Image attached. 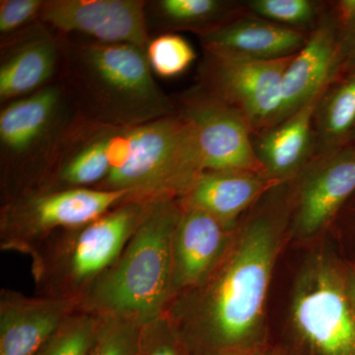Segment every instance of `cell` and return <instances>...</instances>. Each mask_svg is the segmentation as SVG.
Listing matches in <instances>:
<instances>
[{
    "mask_svg": "<svg viewBox=\"0 0 355 355\" xmlns=\"http://www.w3.org/2000/svg\"><path fill=\"white\" fill-rule=\"evenodd\" d=\"M251 355H275V354H270V352H258V350L253 349V350H252Z\"/></svg>",
    "mask_w": 355,
    "mask_h": 355,
    "instance_id": "cell-30",
    "label": "cell"
},
{
    "mask_svg": "<svg viewBox=\"0 0 355 355\" xmlns=\"http://www.w3.org/2000/svg\"><path fill=\"white\" fill-rule=\"evenodd\" d=\"M151 6L167 27L191 29L197 34L225 22L233 4L220 0H159Z\"/></svg>",
    "mask_w": 355,
    "mask_h": 355,
    "instance_id": "cell-20",
    "label": "cell"
},
{
    "mask_svg": "<svg viewBox=\"0 0 355 355\" xmlns=\"http://www.w3.org/2000/svg\"><path fill=\"white\" fill-rule=\"evenodd\" d=\"M77 309L71 301L2 289L0 355H39L64 320Z\"/></svg>",
    "mask_w": 355,
    "mask_h": 355,
    "instance_id": "cell-15",
    "label": "cell"
},
{
    "mask_svg": "<svg viewBox=\"0 0 355 355\" xmlns=\"http://www.w3.org/2000/svg\"><path fill=\"white\" fill-rule=\"evenodd\" d=\"M176 110L193 128L202 171L239 170L263 174L254 153L253 130L237 110L200 86L187 92Z\"/></svg>",
    "mask_w": 355,
    "mask_h": 355,
    "instance_id": "cell-9",
    "label": "cell"
},
{
    "mask_svg": "<svg viewBox=\"0 0 355 355\" xmlns=\"http://www.w3.org/2000/svg\"><path fill=\"white\" fill-rule=\"evenodd\" d=\"M99 317L76 309L44 345L39 355H89L94 345Z\"/></svg>",
    "mask_w": 355,
    "mask_h": 355,
    "instance_id": "cell-21",
    "label": "cell"
},
{
    "mask_svg": "<svg viewBox=\"0 0 355 355\" xmlns=\"http://www.w3.org/2000/svg\"><path fill=\"white\" fill-rule=\"evenodd\" d=\"M343 286L355 319V266H343Z\"/></svg>",
    "mask_w": 355,
    "mask_h": 355,
    "instance_id": "cell-28",
    "label": "cell"
},
{
    "mask_svg": "<svg viewBox=\"0 0 355 355\" xmlns=\"http://www.w3.org/2000/svg\"><path fill=\"white\" fill-rule=\"evenodd\" d=\"M203 51L200 87L237 110L254 133L272 127L282 104L284 74L294 55L254 60Z\"/></svg>",
    "mask_w": 355,
    "mask_h": 355,
    "instance_id": "cell-8",
    "label": "cell"
},
{
    "mask_svg": "<svg viewBox=\"0 0 355 355\" xmlns=\"http://www.w3.org/2000/svg\"><path fill=\"white\" fill-rule=\"evenodd\" d=\"M350 141L354 142V146L355 147V130L354 135H352V140H350Z\"/></svg>",
    "mask_w": 355,
    "mask_h": 355,
    "instance_id": "cell-31",
    "label": "cell"
},
{
    "mask_svg": "<svg viewBox=\"0 0 355 355\" xmlns=\"http://www.w3.org/2000/svg\"><path fill=\"white\" fill-rule=\"evenodd\" d=\"M343 64L340 23L336 15H324L284 72L282 104L273 125L323 94Z\"/></svg>",
    "mask_w": 355,
    "mask_h": 355,
    "instance_id": "cell-12",
    "label": "cell"
},
{
    "mask_svg": "<svg viewBox=\"0 0 355 355\" xmlns=\"http://www.w3.org/2000/svg\"><path fill=\"white\" fill-rule=\"evenodd\" d=\"M128 198L123 191L95 189L28 191L1 203L0 248L30 254L55 232L94 220Z\"/></svg>",
    "mask_w": 355,
    "mask_h": 355,
    "instance_id": "cell-6",
    "label": "cell"
},
{
    "mask_svg": "<svg viewBox=\"0 0 355 355\" xmlns=\"http://www.w3.org/2000/svg\"><path fill=\"white\" fill-rule=\"evenodd\" d=\"M321 96L277 125L253 133L254 153L268 179L293 181L314 159V116Z\"/></svg>",
    "mask_w": 355,
    "mask_h": 355,
    "instance_id": "cell-17",
    "label": "cell"
},
{
    "mask_svg": "<svg viewBox=\"0 0 355 355\" xmlns=\"http://www.w3.org/2000/svg\"><path fill=\"white\" fill-rule=\"evenodd\" d=\"M62 79L0 111L1 203L36 190L58 144L79 118Z\"/></svg>",
    "mask_w": 355,
    "mask_h": 355,
    "instance_id": "cell-5",
    "label": "cell"
},
{
    "mask_svg": "<svg viewBox=\"0 0 355 355\" xmlns=\"http://www.w3.org/2000/svg\"><path fill=\"white\" fill-rule=\"evenodd\" d=\"M252 350H234V352H226L222 355H251Z\"/></svg>",
    "mask_w": 355,
    "mask_h": 355,
    "instance_id": "cell-29",
    "label": "cell"
},
{
    "mask_svg": "<svg viewBox=\"0 0 355 355\" xmlns=\"http://www.w3.org/2000/svg\"><path fill=\"white\" fill-rule=\"evenodd\" d=\"M146 51L153 73L162 78L182 76L197 58L193 46L184 37L170 32L150 40Z\"/></svg>",
    "mask_w": 355,
    "mask_h": 355,
    "instance_id": "cell-22",
    "label": "cell"
},
{
    "mask_svg": "<svg viewBox=\"0 0 355 355\" xmlns=\"http://www.w3.org/2000/svg\"><path fill=\"white\" fill-rule=\"evenodd\" d=\"M248 6L259 17L296 30L314 25L319 14L310 0H252Z\"/></svg>",
    "mask_w": 355,
    "mask_h": 355,
    "instance_id": "cell-24",
    "label": "cell"
},
{
    "mask_svg": "<svg viewBox=\"0 0 355 355\" xmlns=\"http://www.w3.org/2000/svg\"><path fill=\"white\" fill-rule=\"evenodd\" d=\"M279 184L261 173L210 170L198 175L179 202L235 227L245 211Z\"/></svg>",
    "mask_w": 355,
    "mask_h": 355,
    "instance_id": "cell-18",
    "label": "cell"
},
{
    "mask_svg": "<svg viewBox=\"0 0 355 355\" xmlns=\"http://www.w3.org/2000/svg\"><path fill=\"white\" fill-rule=\"evenodd\" d=\"M97 334L89 355H139L141 323L118 316H98Z\"/></svg>",
    "mask_w": 355,
    "mask_h": 355,
    "instance_id": "cell-23",
    "label": "cell"
},
{
    "mask_svg": "<svg viewBox=\"0 0 355 355\" xmlns=\"http://www.w3.org/2000/svg\"><path fill=\"white\" fill-rule=\"evenodd\" d=\"M44 0H1L0 33L10 38L40 20Z\"/></svg>",
    "mask_w": 355,
    "mask_h": 355,
    "instance_id": "cell-26",
    "label": "cell"
},
{
    "mask_svg": "<svg viewBox=\"0 0 355 355\" xmlns=\"http://www.w3.org/2000/svg\"><path fill=\"white\" fill-rule=\"evenodd\" d=\"M292 323L316 355H355V319L343 286V266L320 252L299 277Z\"/></svg>",
    "mask_w": 355,
    "mask_h": 355,
    "instance_id": "cell-7",
    "label": "cell"
},
{
    "mask_svg": "<svg viewBox=\"0 0 355 355\" xmlns=\"http://www.w3.org/2000/svg\"><path fill=\"white\" fill-rule=\"evenodd\" d=\"M60 79L79 116L112 127H132L176 112L153 77L146 51L128 44L64 40Z\"/></svg>",
    "mask_w": 355,
    "mask_h": 355,
    "instance_id": "cell-2",
    "label": "cell"
},
{
    "mask_svg": "<svg viewBox=\"0 0 355 355\" xmlns=\"http://www.w3.org/2000/svg\"><path fill=\"white\" fill-rule=\"evenodd\" d=\"M2 44L0 101L20 99L58 80L62 73L64 41L41 21L10 37Z\"/></svg>",
    "mask_w": 355,
    "mask_h": 355,
    "instance_id": "cell-13",
    "label": "cell"
},
{
    "mask_svg": "<svg viewBox=\"0 0 355 355\" xmlns=\"http://www.w3.org/2000/svg\"><path fill=\"white\" fill-rule=\"evenodd\" d=\"M183 338L164 314L142 324L139 355H189Z\"/></svg>",
    "mask_w": 355,
    "mask_h": 355,
    "instance_id": "cell-25",
    "label": "cell"
},
{
    "mask_svg": "<svg viewBox=\"0 0 355 355\" xmlns=\"http://www.w3.org/2000/svg\"><path fill=\"white\" fill-rule=\"evenodd\" d=\"M355 130V69L338 77L324 90L314 116L316 156L329 155L347 146Z\"/></svg>",
    "mask_w": 355,
    "mask_h": 355,
    "instance_id": "cell-19",
    "label": "cell"
},
{
    "mask_svg": "<svg viewBox=\"0 0 355 355\" xmlns=\"http://www.w3.org/2000/svg\"><path fill=\"white\" fill-rule=\"evenodd\" d=\"M203 49L246 60H270L291 57L307 42V35L263 19L244 16L197 33Z\"/></svg>",
    "mask_w": 355,
    "mask_h": 355,
    "instance_id": "cell-16",
    "label": "cell"
},
{
    "mask_svg": "<svg viewBox=\"0 0 355 355\" xmlns=\"http://www.w3.org/2000/svg\"><path fill=\"white\" fill-rule=\"evenodd\" d=\"M144 0H44L40 21L62 34L146 51L150 38Z\"/></svg>",
    "mask_w": 355,
    "mask_h": 355,
    "instance_id": "cell-11",
    "label": "cell"
},
{
    "mask_svg": "<svg viewBox=\"0 0 355 355\" xmlns=\"http://www.w3.org/2000/svg\"><path fill=\"white\" fill-rule=\"evenodd\" d=\"M289 214L288 200H273L239 222L216 270L172 299L164 315L190 354L254 349L265 329L268 288Z\"/></svg>",
    "mask_w": 355,
    "mask_h": 355,
    "instance_id": "cell-1",
    "label": "cell"
},
{
    "mask_svg": "<svg viewBox=\"0 0 355 355\" xmlns=\"http://www.w3.org/2000/svg\"><path fill=\"white\" fill-rule=\"evenodd\" d=\"M340 39L343 62L355 69V17L340 27Z\"/></svg>",
    "mask_w": 355,
    "mask_h": 355,
    "instance_id": "cell-27",
    "label": "cell"
},
{
    "mask_svg": "<svg viewBox=\"0 0 355 355\" xmlns=\"http://www.w3.org/2000/svg\"><path fill=\"white\" fill-rule=\"evenodd\" d=\"M237 227L226 225L202 210L182 207L172 240L174 297L198 286L216 270Z\"/></svg>",
    "mask_w": 355,
    "mask_h": 355,
    "instance_id": "cell-14",
    "label": "cell"
},
{
    "mask_svg": "<svg viewBox=\"0 0 355 355\" xmlns=\"http://www.w3.org/2000/svg\"><path fill=\"white\" fill-rule=\"evenodd\" d=\"M149 203H121L94 220L46 238L29 254L35 295L78 305L118 260Z\"/></svg>",
    "mask_w": 355,
    "mask_h": 355,
    "instance_id": "cell-4",
    "label": "cell"
},
{
    "mask_svg": "<svg viewBox=\"0 0 355 355\" xmlns=\"http://www.w3.org/2000/svg\"><path fill=\"white\" fill-rule=\"evenodd\" d=\"M181 214V203L175 198L149 203L118 260L91 287L77 309L141 324L164 314L174 297L172 240Z\"/></svg>",
    "mask_w": 355,
    "mask_h": 355,
    "instance_id": "cell-3",
    "label": "cell"
},
{
    "mask_svg": "<svg viewBox=\"0 0 355 355\" xmlns=\"http://www.w3.org/2000/svg\"><path fill=\"white\" fill-rule=\"evenodd\" d=\"M288 200L296 237H314L330 225L355 193V147L316 156L295 179Z\"/></svg>",
    "mask_w": 355,
    "mask_h": 355,
    "instance_id": "cell-10",
    "label": "cell"
}]
</instances>
